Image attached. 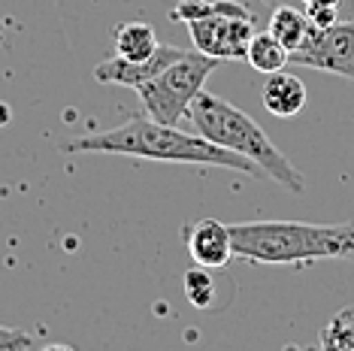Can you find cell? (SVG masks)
<instances>
[{"label": "cell", "instance_id": "obj_12", "mask_svg": "<svg viewBox=\"0 0 354 351\" xmlns=\"http://www.w3.org/2000/svg\"><path fill=\"white\" fill-rule=\"evenodd\" d=\"M270 34L279 39L285 49H300L306 30H309V15H303L300 10H294V6H279L276 12L270 15Z\"/></svg>", "mask_w": 354, "mask_h": 351}, {"label": "cell", "instance_id": "obj_7", "mask_svg": "<svg viewBox=\"0 0 354 351\" xmlns=\"http://www.w3.org/2000/svg\"><path fill=\"white\" fill-rule=\"evenodd\" d=\"M185 49H176V46L160 43V49L151 55L149 61H124V58H106L94 67V79L103 85H122V88H140L146 85L149 79H155L164 67H170L176 58H182Z\"/></svg>", "mask_w": 354, "mask_h": 351}, {"label": "cell", "instance_id": "obj_10", "mask_svg": "<svg viewBox=\"0 0 354 351\" xmlns=\"http://www.w3.org/2000/svg\"><path fill=\"white\" fill-rule=\"evenodd\" d=\"M112 43H115V55L124 61H149L160 49L155 28L146 25V21H124V25H118L115 34H112Z\"/></svg>", "mask_w": 354, "mask_h": 351}, {"label": "cell", "instance_id": "obj_13", "mask_svg": "<svg viewBox=\"0 0 354 351\" xmlns=\"http://www.w3.org/2000/svg\"><path fill=\"white\" fill-rule=\"evenodd\" d=\"M321 348L324 351H354V306L336 312L321 327Z\"/></svg>", "mask_w": 354, "mask_h": 351}, {"label": "cell", "instance_id": "obj_5", "mask_svg": "<svg viewBox=\"0 0 354 351\" xmlns=\"http://www.w3.org/2000/svg\"><path fill=\"white\" fill-rule=\"evenodd\" d=\"M194 39V49L221 61L245 58V49L254 37V21L248 6L233 3V0H215V12L203 19L185 21Z\"/></svg>", "mask_w": 354, "mask_h": 351}, {"label": "cell", "instance_id": "obj_9", "mask_svg": "<svg viewBox=\"0 0 354 351\" xmlns=\"http://www.w3.org/2000/svg\"><path fill=\"white\" fill-rule=\"evenodd\" d=\"M261 100L267 113H272L276 118H291L306 106V85L300 76L288 73V70H276V73H267Z\"/></svg>", "mask_w": 354, "mask_h": 351}, {"label": "cell", "instance_id": "obj_6", "mask_svg": "<svg viewBox=\"0 0 354 351\" xmlns=\"http://www.w3.org/2000/svg\"><path fill=\"white\" fill-rule=\"evenodd\" d=\"M291 61L354 82V21H333L324 28L309 21V30H306L300 49L291 52Z\"/></svg>", "mask_w": 354, "mask_h": 351}, {"label": "cell", "instance_id": "obj_11", "mask_svg": "<svg viewBox=\"0 0 354 351\" xmlns=\"http://www.w3.org/2000/svg\"><path fill=\"white\" fill-rule=\"evenodd\" d=\"M245 61L252 64L257 73H276V70L288 67V61H291V49H285V46L270 34V30H263V34H257L254 30L252 43H248V49H245Z\"/></svg>", "mask_w": 354, "mask_h": 351}, {"label": "cell", "instance_id": "obj_8", "mask_svg": "<svg viewBox=\"0 0 354 351\" xmlns=\"http://www.w3.org/2000/svg\"><path fill=\"white\" fill-rule=\"evenodd\" d=\"M182 239L188 245V254L194 258V263L209 269L227 267L236 258L233 254V236H230V225H221L215 218H200L194 225H188L182 230Z\"/></svg>", "mask_w": 354, "mask_h": 351}, {"label": "cell", "instance_id": "obj_16", "mask_svg": "<svg viewBox=\"0 0 354 351\" xmlns=\"http://www.w3.org/2000/svg\"><path fill=\"white\" fill-rule=\"evenodd\" d=\"M15 348H34V339L28 333H19L12 327L0 324V351H15Z\"/></svg>", "mask_w": 354, "mask_h": 351}, {"label": "cell", "instance_id": "obj_2", "mask_svg": "<svg viewBox=\"0 0 354 351\" xmlns=\"http://www.w3.org/2000/svg\"><path fill=\"white\" fill-rule=\"evenodd\" d=\"M233 254L252 263L354 260V221H243L230 225Z\"/></svg>", "mask_w": 354, "mask_h": 351}, {"label": "cell", "instance_id": "obj_15", "mask_svg": "<svg viewBox=\"0 0 354 351\" xmlns=\"http://www.w3.org/2000/svg\"><path fill=\"white\" fill-rule=\"evenodd\" d=\"M306 3V15H309L312 25L324 28L336 21V0H303Z\"/></svg>", "mask_w": 354, "mask_h": 351}, {"label": "cell", "instance_id": "obj_17", "mask_svg": "<svg viewBox=\"0 0 354 351\" xmlns=\"http://www.w3.org/2000/svg\"><path fill=\"white\" fill-rule=\"evenodd\" d=\"M3 122H10V109L0 106V124H3Z\"/></svg>", "mask_w": 354, "mask_h": 351}, {"label": "cell", "instance_id": "obj_1", "mask_svg": "<svg viewBox=\"0 0 354 351\" xmlns=\"http://www.w3.org/2000/svg\"><path fill=\"white\" fill-rule=\"evenodd\" d=\"M64 151H100V155H122L142 158V161H164V164H206V167H227L248 176H257L261 167L243 155L215 146L200 133H185L179 124H164L142 115H131L124 124L109 131L85 133L70 140Z\"/></svg>", "mask_w": 354, "mask_h": 351}, {"label": "cell", "instance_id": "obj_14", "mask_svg": "<svg viewBox=\"0 0 354 351\" xmlns=\"http://www.w3.org/2000/svg\"><path fill=\"white\" fill-rule=\"evenodd\" d=\"M182 288L194 309H209L215 303V278H212V269L209 267H200L197 263L194 269H188V273L182 276Z\"/></svg>", "mask_w": 354, "mask_h": 351}, {"label": "cell", "instance_id": "obj_3", "mask_svg": "<svg viewBox=\"0 0 354 351\" xmlns=\"http://www.w3.org/2000/svg\"><path fill=\"white\" fill-rule=\"evenodd\" d=\"M188 118L200 137L233 151V155H243L248 161H254L261 167V173H267L272 182H279L291 194H303L306 191L303 173L272 146L267 131L254 118H248L239 106H233V103L218 97V94L200 91L188 109Z\"/></svg>", "mask_w": 354, "mask_h": 351}, {"label": "cell", "instance_id": "obj_4", "mask_svg": "<svg viewBox=\"0 0 354 351\" xmlns=\"http://www.w3.org/2000/svg\"><path fill=\"white\" fill-rule=\"evenodd\" d=\"M218 64L221 58H212V55H203L197 49L176 58L155 79H149L146 85L136 88L142 106H146V115L164 124H179L188 115L194 97L203 91L209 73L218 70Z\"/></svg>", "mask_w": 354, "mask_h": 351}]
</instances>
